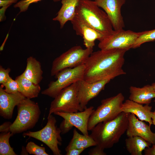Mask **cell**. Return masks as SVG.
<instances>
[{
  "instance_id": "cell-18",
  "label": "cell",
  "mask_w": 155,
  "mask_h": 155,
  "mask_svg": "<svg viewBox=\"0 0 155 155\" xmlns=\"http://www.w3.org/2000/svg\"><path fill=\"white\" fill-rule=\"evenodd\" d=\"M129 99L140 104L149 105L155 98V91L152 85H146L142 88L131 86Z\"/></svg>"
},
{
  "instance_id": "cell-34",
  "label": "cell",
  "mask_w": 155,
  "mask_h": 155,
  "mask_svg": "<svg viewBox=\"0 0 155 155\" xmlns=\"http://www.w3.org/2000/svg\"><path fill=\"white\" fill-rule=\"evenodd\" d=\"M18 0H0V6H9L12 3H16Z\"/></svg>"
},
{
  "instance_id": "cell-26",
  "label": "cell",
  "mask_w": 155,
  "mask_h": 155,
  "mask_svg": "<svg viewBox=\"0 0 155 155\" xmlns=\"http://www.w3.org/2000/svg\"><path fill=\"white\" fill-rule=\"evenodd\" d=\"M27 152L30 154L35 155H48L45 148L40 146L32 141L28 142L26 146Z\"/></svg>"
},
{
  "instance_id": "cell-27",
  "label": "cell",
  "mask_w": 155,
  "mask_h": 155,
  "mask_svg": "<svg viewBox=\"0 0 155 155\" xmlns=\"http://www.w3.org/2000/svg\"><path fill=\"white\" fill-rule=\"evenodd\" d=\"M5 88V91L10 94L15 93L20 91V87L18 82L15 79H13L10 76L6 82L3 85Z\"/></svg>"
},
{
  "instance_id": "cell-19",
  "label": "cell",
  "mask_w": 155,
  "mask_h": 155,
  "mask_svg": "<svg viewBox=\"0 0 155 155\" xmlns=\"http://www.w3.org/2000/svg\"><path fill=\"white\" fill-rule=\"evenodd\" d=\"M80 0H61L62 6L57 13V16L53 19L58 21L61 29L68 21H71L74 18L76 8Z\"/></svg>"
},
{
  "instance_id": "cell-6",
  "label": "cell",
  "mask_w": 155,
  "mask_h": 155,
  "mask_svg": "<svg viewBox=\"0 0 155 155\" xmlns=\"http://www.w3.org/2000/svg\"><path fill=\"white\" fill-rule=\"evenodd\" d=\"M93 51V49H83L79 45L72 47L53 61L51 76H55L65 69L74 68L84 64Z\"/></svg>"
},
{
  "instance_id": "cell-22",
  "label": "cell",
  "mask_w": 155,
  "mask_h": 155,
  "mask_svg": "<svg viewBox=\"0 0 155 155\" xmlns=\"http://www.w3.org/2000/svg\"><path fill=\"white\" fill-rule=\"evenodd\" d=\"M72 138L65 148L67 151L73 149H85L95 146L97 144L90 135H86L80 134L75 129L73 130Z\"/></svg>"
},
{
  "instance_id": "cell-24",
  "label": "cell",
  "mask_w": 155,
  "mask_h": 155,
  "mask_svg": "<svg viewBox=\"0 0 155 155\" xmlns=\"http://www.w3.org/2000/svg\"><path fill=\"white\" fill-rule=\"evenodd\" d=\"M13 134L10 131L2 132L0 135V155H17L9 143V138Z\"/></svg>"
},
{
  "instance_id": "cell-9",
  "label": "cell",
  "mask_w": 155,
  "mask_h": 155,
  "mask_svg": "<svg viewBox=\"0 0 155 155\" xmlns=\"http://www.w3.org/2000/svg\"><path fill=\"white\" fill-rule=\"evenodd\" d=\"M47 122L45 127L40 130L24 133V136H28L39 140L45 144L51 150L54 155H61L58 145H61V131L56 125L55 118L52 114L47 117Z\"/></svg>"
},
{
  "instance_id": "cell-21",
  "label": "cell",
  "mask_w": 155,
  "mask_h": 155,
  "mask_svg": "<svg viewBox=\"0 0 155 155\" xmlns=\"http://www.w3.org/2000/svg\"><path fill=\"white\" fill-rule=\"evenodd\" d=\"M18 82L20 91L26 98L31 99L37 97L41 90L39 84H36L22 75L15 78Z\"/></svg>"
},
{
  "instance_id": "cell-29",
  "label": "cell",
  "mask_w": 155,
  "mask_h": 155,
  "mask_svg": "<svg viewBox=\"0 0 155 155\" xmlns=\"http://www.w3.org/2000/svg\"><path fill=\"white\" fill-rule=\"evenodd\" d=\"M11 69L9 68L5 69L1 65L0 66V84H4L9 76V73Z\"/></svg>"
},
{
  "instance_id": "cell-10",
  "label": "cell",
  "mask_w": 155,
  "mask_h": 155,
  "mask_svg": "<svg viewBox=\"0 0 155 155\" xmlns=\"http://www.w3.org/2000/svg\"><path fill=\"white\" fill-rule=\"evenodd\" d=\"M139 35V32L131 30H114L111 34L99 41L98 46L102 50L123 49L128 51L133 48Z\"/></svg>"
},
{
  "instance_id": "cell-16",
  "label": "cell",
  "mask_w": 155,
  "mask_h": 155,
  "mask_svg": "<svg viewBox=\"0 0 155 155\" xmlns=\"http://www.w3.org/2000/svg\"><path fill=\"white\" fill-rule=\"evenodd\" d=\"M0 87V115L3 118L11 119L15 107L17 106L26 98L20 92L10 94L6 92Z\"/></svg>"
},
{
  "instance_id": "cell-20",
  "label": "cell",
  "mask_w": 155,
  "mask_h": 155,
  "mask_svg": "<svg viewBox=\"0 0 155 155\" xmlns=\"http://www.w3.org/2000/svg\"><path fill=\"white\" fill-rule=\"evenodd\" d=\"M43 73L40 63L33 57H28L26 69L22 75L34 84H39L43 79Z\"/></svg>"
},
{
  "instance_id": "cell-17",
  "label": "cell",
  "mask_w": 155,
  "mask_h": 155,
  "mask_svg": "<svg viewBox=\"0 0 155 155\" xmlns=\"http://www.w3.org/2000/svg\"><path fill=\"white\" fill-rule=\"evenodd\" d=\"M152 107L148 104H140L128 99L123 103L121 108L122 112L126 113H132L136 115L138 119L142 121L148 122L150 126L152 124Z\"/></svg>"
},
{
  "instance_id": "cell-35",
  "label": "cell",
  "mask_w": 155,
  "mask_h": 155,
  "mask_svg": "<svg viewBox=\"0 0 155 155\" xmlns=\"http://www.w3.org/2000/svg\"><path fill=\"white\" fill-rule=\"evenodd\" d=\"M152 119L153 124L155 125V108L154 111L152 112Z\"/></svg>"
},
{
  "instance_id": "cell-37",
  "label": "cell",
  "mask_w": 155,
  "mask_h": 155,
  "mask_svg": "<svg viewBox=\"0 0 155 155\" xmlns=\"http://www.w3.org/2000/svg\"><path fill=\"white\" fill-rule=\"evenodd\" d=\"M154 102H155V100H154Z\"/></svg>"
},
{
  "instance_id": "cell-11",
  "label": "cell",
  "mask_w": 155,
  "mask_h": 155,
  "mask_svg": "<svg viewBox=\"0 0 155 155\" xmlns=\"http://www.w3.org/2000/svg\"><path fill=\"white\" fill-rule=\"evenodd\" d=\"M94 108V107L91 106L82 111L73 113L58 112L54 113L55 115L59 116L63 119L59 127L61 133H67L74 127L83 134L88 135V122Z\"/></svg>"
},
{
  "instance_id": "cell-13",
  "label": "cell",
  "mask_w": 155,
  "mask_h": 155,
  "mask_svg": "<svg viewBox=\"0 0 155 155\" xmlns=\"http://www.w3.org/2000/svg\"><path fill=\"white\" fill-rule=\"evenodd\" d=\"M97 5L103 9L108 15L115 30L123 29L125 24L121 8L125 0H94Z\"/></svg>"
},
{
  "instance_id": "cell-15",
  "label": "cell",
  "mask_w": 155,
  "mask_h": 155,
  "mask_svg": "<svg viewBox=\"0 0 155 155\" xmlns=\"http://www.w3.org/2000/svg\"><path fill=\"white\" fill-rule=\"evenodd\" d=\"M71 22L76 34L82 37L84 44L86 48L93 49L95 40L100 41L104 37L97 31L75 17Z\"/></svg>"
},
{
  "instance_id": "cell-2",
  "label": "cell",
  "mask_w": 155,
  "mask_h": 155,
  "mask_svg": "<svg viewBox=\"0 0 155 155\" xmlns=\"http://www.w3.org/2000/svg\"><path fill=\"white\" fill-rule=\"evenodd\" d=\"M129 113L122 112L113 120L96 125L90 135L97 145L105 149L111 148L118 143L126 131Z\"/></svg>"
},
{
  "instance_id": "cell-31",
  "label": "cell",
  "mask_w": 155,
  "mask_h": 155,
  "mask_svg": "<svg viewBox=\"0 0 155 155\" xmlns=\"http://www.w3.org/2000/svg\"><path fill=\"white\" fill-rule=\"evenodd\" d=\"M12 123L10 122H6L0 126V132H7L9 131L10 127Z\"/></svg>"
},
{
  "instance_id": "cell-14",
  "label": "cell",
  "mask_w": 155,
  "mask_h": 155,
  "mask_svg": "<svg viewBox=\"0 0 155 155\" xmlns=\"http://www.w3.org/2000/svg\"><path fill=\"white\" fill-rule=\"evenodd\" d=\"M150 127L143 121L137 119L133 114L129 113L126 135L128 137L139 136L152 145L154 144H155V133L151 131Z\"/></svg>"
},
{
  "instance_id": "cell-7",
  "label": "cell",
  "mask_w": 155,
  "mask_h": 155,
  "mask_svg": "<svg viewBox=\"0 0 155 155\" xmlns=\"http://www.w3.org/2000/svg\"><path fill=\"white\" fill-rule=\"evenodd\" d=\"M85 68L84 64L61 70L55 75L56 80L51 82L48 87L42 91L41 94L55 98L63 89L84 79Z\"/></svg>"
},
{
  "instance_id": "cell-5",
  "label": "cell",
  "mask_w": 155,
  "mask_h": 155,
  "mask_svg": "<svg viewBox=\"0 0 155 155\" xmlns=\"http://www.w3.org/2000/svg\"><path fill=\"white\" fill-rule=\"evenodd\" d=\"M125 97L121 93L101 100V104L93 110L89 118L88 131L91 130L98 123L109 121L116 118L121 112Z\"/></svg>"
},
{
  "instance_id": "cell-23",
  "label": "cell",
  "mask_w": 155,
  "mask_h": 155,
  "mask_svg": "<svg viewBox=\"0 0 155 155\" xmlns=\"http://www.w3.org/2000/svg\"><path fill=\"white\" fill-rule=\"evenodd\" d=\"M126 148L131 155H142V152L151 144L138 136L128 137L125 140Z\"/></svg>"
},
{
  "instance_id": "cell-36",
  "label": "cell",
  "mask_w": 155,
  "mask_h": 155,
  "mask_svg": "<svg viewBox=\"0 0 155 155\" xmlns=\"http://www.w3.org/2000/svg\"><path fill=\"white\" fill-rule=\"evenodd\" d=\"M151 85L152 86L154 90L155 91V82L153 83Z\"/></svg>"
},
{
  "instance_id": "cell-8",
  "label": "cell",
  "mask_w": 155,
  "mask_h": 155,
  "mask_svg": "<svg viewBox=\"0 0 155 155\" xmlns=\"http://www.w3.org/2000/svg\"><path fill=\"white\" fill-rule=\"evenodd\" d=\"M77 93V82L61 90L51 102L48 117L57 112L70 113L83 111Z\"/></svg>"
},
{
  "instance_id": "cell-28",
  "label": "cell",
  "mask_w": 155,
  "mask_h": 155,
  "mask_svg": "<svg viewBox=\"0 0 155 155\" xmlns=\"http://www.w3.org/2000/svg\"><path fill=\"white\" fill-rule=\"evenodd\" d=\"M41 0H22L14 5L15 8L18 7L20 9V12H24L28 9L29 5L31 3H35ZM54 1H58L61 0H53Z\"/></svg>"
},
{
  "instance_id": "cell-3",
  "label": "cell",
  "mask_w": 155,
  "mask_h": 155,
  "mask_svg": "<svg viewBox=\"0 0 155 155\" xmlns=\"http://www.w3.org/2000/svg\"><path fill=\"white\" fill-rule=\"evenodd\" d=\"M99 7L94 1L80 0L75 17L97 31L104 37L111 34L114 30L106 13Z\"/></svg>"
},
{
  "instance_id": "cell-30",
  "label": "cell",
  "mask_w": 155,
  "mask_h": 155,
  "mask_svg": "<svg viewBox=\"0 0 155 155\" xmlns=\"http://www.w3.org/2000/svg\"><path fill=\"white\" fill-rule=\"evenodd\" d=\"M104 149L96 145L92 148L88 152L89 155H106V154L104 152Z\"/></svg>"
},
{
  "instance_id": "cell-12",
  "label": "cell",
  "mask_w": 155,
  "mask_h": 155,
  "mask_svg": "<svg viewBox=\"0 0 155 155\" xmlns=\"http://www.w3.org/2000/svg\"><path fill=\"white\" fill-rule=\"evenodd\" d=\"M110 80H105L90 83L83 79L77 82L78 96L83 110L87 108L89 102L96 97Z\"/></svg>"
},
{
  "instance_id": "cell-32",
  "label": "cell",
  "mask_w": 155,
  "mask_h": 155,
  "mask_svg": "<svg viewBox=\"0 0 155 155\" xmlns=\"http://www.w3.org/2000/svg\"><path fill=\"white\" fill-rule=\"evenodd\" d=\"M85 149H73L68 150L65 154L66 155H79Z\"/></svg>"
},
{
  "instance_id": "cell-1",
  "label": "cell",
  "mask_w": 155,
  "mask_h": 155,
  "mask_svg": "<svg viewBox=\"0 0 155 155\" xmlns=\"http://www.w3.org/2000/svg\"><path fill=\"white\" fill-rule=\"evenodd\" d=\"M127 51L123 49L102 50L92 52L85 65L84 80L92 83L110 80L125 75L123 69L124 56Z\"/></svg>"
},
{
  "instance_id": "cell-33",
  "label": "cell",
  "mask_w": 155,
  "mask_h": 155,
  "mask_svg": "<svg viewBox=\"0 0 155 155\" xmlns=\"http://www.w3.org/2000/svg\"><path fill=\"white\" fill-rule=\"evenodd\" d=\"M144 151L145 155H155V144H152V147L146 148Z\"/></svg>"
},
{
  "instance_id": "cell-25",
  "label": "cell",
  "mask_w": 155,
  "mask_h": 155,
  "mask_svg": "<svg viewBox=\"0 0 155 155\" xmlns=\"http://www.w3.org/2000/svg\"><path fill=\"white\" fill-rule=\"evenodd\" d=\"M154 41H155V29L140 32L132 48H138L144 43Z\"/></svg>"
},
{
  "instance_id": "cell-4",
  "label": "cell",
  "mask_w": 155,
  "mask_h": 155,
  "mask_svg": "<svg viewBox=\"0 0 155 155\" xmlns=\"http://www.w3.org/2000/svg\"><path fill=\"white\" fill-rule=\"evenodd\" d=\"M18 114L12 123L9 131L13 134L21 133L33 128L41 114L38 104L26 98L17 106Z\"/></svg>"
}]
</instances>
